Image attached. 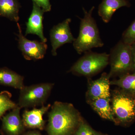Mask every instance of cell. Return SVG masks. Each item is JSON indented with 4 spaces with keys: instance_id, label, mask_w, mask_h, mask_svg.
I'll return each mask as SVG.
<instances>
[{
    "instance_id": "cell-20",
    "label": "cell",
    "mask_w": 135,
    "mask_h": 135,
    "mask_svg": "<svg viewBox=\"0 0 135 135\" xmlns=\"http://www.w3.org/2000/svg\"><path fill=\"white\" fill-rule=\"evenodd\" d=\"M74 135H108L94 130L84 120L81 123Z\"/></svg>"
},
{
    "instance_id": "cell-17",
    "label": "cell",
    "mask_w": 135,
    "mask_h": 135,
    "mask_svg": "<svg viewBox=\"0 0 135 135\" xmlns=\"http://www.w3.org/2000/svg\"><path fill=\"white\" fill-rule=\"evenodd\" d=\"M110 85H116L119 88L135 96V73H129L110 81Z\"/></svg>"
},
{
    "instance_id": "cell-23",
    "label": "cell",
    "mask_w": 135,
    "mask_h": 135,
    "mask_svg": "<svg viewBox=\"0 0 135 135\" xmlns=\"http://www.w3.org/2000/svg\"><path fill=\"white\" fill-rule=\"evenodd\" d=\"M22 135H42L40 132L37 130H31L25 132Z\"/></svg>"
},
{
    "instance_id": "cell-14",
    "label": "cell",
    "mask_w": 135,
    "mask_h": 135,
    "mask_svg": "<svg viewBox=\"0 0 135 135\" xmlns=\"http://www.w3.org/2000/svg\"><path fill=\"white\" fill-rule=\"evenodd\" d=\"M24 77L7 68H0V85L21 90L24 86Z\"/></svg>"
},
{
    "instance_id": "cell-13",
    "label": "cell",
    "mask_w": 135,
    "mask_h": 135,
    "mask_svg": "<svg viewBox=\"0 0 135 135\" xmlns=\"http://www.w3.org/2000/svg\"><path fill=\"white\" fill-rule=\"evenodd\" d=\"M129 5L126 0H103L98 7V15L104 22L108 23L116 10Z\"/></svg>"
},
{
    "instance_id": "cell-7",
    "label": "cell",
    "mask_w": 135,
    "mask_h": 135,
    "mask_svg": "<svg viewBox=\"0 0 135 135\" xmlns=\"http://www.w3.org/2000/svg\"><path fill=\"white\" fill-rule=\"evenodd\" d=\"M18 29V47L24 57L27 60H37L42 59L46 54L47 46L46 42L31 41L26 38L22 33L21 27L17 23Z\"/></svg>"
},
{
    "instance_id": "cell-24",
    "label": "cell",
    "mask_w": 135,
    "mask_h": 135,
    "mask_svg": "<svg viewBox=\"0 0 135 135\" xmlns=\"http://www.w3.org/2000/svg\"><path fill=\"white\" fill-rule=\"evenodd\" d=\"M126 1H129V0H126Z\"/></svg>"
},
{
    "instance_id": "cell-3",
    "label": "cell",
    "mask_w": 135,
    "mask_h": 135,
    "mask_svg": "<svg viewBox=\"0 0 135 135\" xmlns=\"http://www.w3.org/2000/svg\"><path fill=\"white\" fill-rule=\"evenodd\" d=\"M110 104L115 124L127 126L135 121V96L119 88L111 93Z\"/></svg>"
},
{
    "instance_id": "cell-16",
    "label": "cell",
    "mask_w": 135,
    "mask_h": 135,
    "mask_svg": "<svg viewBox=\"0 0 135 135\" xmlns=\"http://www.w3.org/2000/svg\"><path fill=\"white\" fill-rule=\"evenodd\" d=\"M20 6L17 0H0V16L17 22Z\"/></svg>"
},
{
    "instance_id": "cell-9",
    "label": "cell",
    "mask_w": 135,
    "mask_h": 135,
    "mask_svg": "<svg viewBox=\"0 0 135 135\" xmlns=\"http://www.w3.org/2000/svg\"><path fill=\"white\" fill-rule=\"evenodd\" d=\"M21 109L18 105L3 116L0 131L2 135H22L25 133L26 128L20 116Z\"/></svg>"
},
{
    "instance_id": "cell-4",
    "label": "cell",
    "mask_w": 135,
    "mask_h": 135,
    "mask_svg": "<svg viewBox=\"0 0 135 135\" xmlns=\"http://www.w3.org/2000/svg\"><path fill=\"white\" fill-rule=\"evenodd\" d=\"M70 68L69 72L78 75L90 77L102 71L109 64V54L91 50L84 53Z\"/></svg>"
},
{
    "instance_id": "cell-5",
    "label": "cell",
    "mask_w": 135,
    "mask_h": 135,
    "mask_svg": "<svg viewBox=\"0 0 135 135\" xmlns=\"http://www.w3.org/2000/svg\"><path fill=\"white\" fill-rule=\"evenodd\" d=\"M53 86V83H49L25 86L20 90L18 105L21 109L43 106Z\"/></svg>"
},
{
    "instance_id": "cell-18",
    "label": "cell",
    "mask_w": 135,
    "mask_h": 135,
    "mask_svg": "<svg viewBox=\"0 0 135 135\" xmlns=\"http://www.w3.org/2000/svg\"><path fill=\"white\" fill-rule=\"evenodd\" d=\"M11 94L8 91L0 93V118L7 111L12 110L18 105L11 100Z\"/></svg>"
},
{
    "instance_id": "cell-1",
    "label": "cell",
    "mask_w": 135,
    "mask_h": 135,
    "mask_svg": "<svg viewBox=\"0 0 135 135\" xmlns=\"http://www.w3.org/2000/svg\"><path fill=\"white\" fill-rule=\"evenodd\" d=\"M83 120L72 104L56 101L48 113V135H74Z\"/></svg>"
},
{
    "instance_id": "cell-10",
    "label": "cell",
    "mask_w": 135,
    "mask_h": 135,
    "mask_svg": "<svg viewBox=\"0 0 135 135\" xmlns=\"http://www.w3.org/2000/svg\"><path fill=\"white\" fill-rule=\"evenodd\" d=\"M110 78L109 74L104 73L97 80H89L86 94L87 102L98 98L110 99Z\"/></svg>"
},
{
    "instance_id": "cell-21",
    "label": "cell",
    "mask_w": 135,
    "mask_h": 135,
    "mask_svg": "<svg viewBox=\"0 0 135 135\" xmlns=\"http://www.w3.org/2000/svg\"><path fill=\"white\" fill-rule=\"evenodd\" d=\"M33 1L41 8L44 12H49L51 9V5L49 0H33Z\"/></svg>"
},
{
    "instance_id": "cell-22",
    "label": "cell",
    "mask_w": 135,
    "mask_h": 135,
    "mask_svg": "<svg viewBox=\"0 0 135 135\" xmlns=\"http://www.w3.org/2000/svg\"><path fill=\"white\" fill-rule=\"evenodd\" d=\"M131 46V73H135V44Z\"/></svg>"
},
{
    "instance_id": "cell-19",
    "label": "cell",
    "mask_w": 135,
    "mask_h": 135,
    "mask_svg": "<svg viewBox=\"0 0 135 135\" xmlns=\"http://www.w3.org/2000/svg\"><path fill=\"white\" fill-rule=\"evenodd\" d=\"M122 41L128 45L135 44V19L123 33Z\"/></svg>"
},
{
    "instance_id": "cell-11",
    "label": "cell",
    "mask_w": 135,
    "mask_h": 135,
    "mask_svg": "<svg viewBox=\"0 0 135 135\" xmlns=\"http://www.w3.org/2000/svg\"><path fill=\"white\" fill-rule=\"evenodd\" d=\"M51 107L50 104L47 106H42L40 108H34L31 110H25L22 114V120L26 128L38 129L43 130L45 129L46 121L43 116Z\"/></svg>"
},
{
    "instance_id": "cell-15",
    "label": "cell",
    "mask_w": 135,
    "mask_h": 135,
    "mask_svg": "<svg viewBox=\"0 0 135 135\" xmlns=\"http://www.w3.org/2000/svg\"><path fill=\"white\" fill-rule=\"evenodd\" d=\"M87 103L101 118L109 120L115 123L111 107L110 99L98 98L87 101Z\"/></svg>"
},
{
    "instance_id": "cell-6",
    "label": "cell",
    "mask_w": 135,
    "mask_h": 135,
    "mask_svg": "<svg viewBox=\"0 0 135 135\" xmlns=\"http://www.w3.org/2000/svg\"><path fill=\"white\" fill-rule=\"evenodd\" d=\"M110 70V78L122 76L131 73V46L122 41L111 49L109 54Z\"/></svg>"
},
{
    "instance_id": "cell-8",
    "label": "cell",
    "mask_w": 135,
    "mask_h": 135,
    "mask_svg": "<svg viewBox=\"0 0 135 135\" xmlns=\"http://www.w3.org/2000/svg\"><path fill=\"white\" fill-rule=\"evenodd\" d=\"M71 21L68 18L62 23L55 26L50 32L51 42L52 46V55H57V50L59 48L66 43L73 42L75 38L70 30V24Z\"/></svg>"
},
{
    "instance_id": "cell-12",
    "label": "cell",
    "mask_w": 135,
    "mask_h": 135,
    "mask_svg": "<svg viewBox=\"0 0 135 135\" xmlns=\"http://www.w3.org/2000/svg\"><path fill=\"white\" fill-rule=\"evenodd\" d=\"M44 11L36 3H33L31 14L26 23L25 36L29 34L36 35L42 42H46L47 39L43 33V21Z\"/></svg>"
},
{
    "instance_id": "cell-2",
    "label": "cell",
    "mask_w": 135,
    "mask_h": 135,
    "mask_svg": "<svg viewBox=\"0 0 135 135\" xmlns=\"http://www.w3.org/2000/svg\"><path fill=\"white\" fill-rule=\"evenodd\" d=\"M95 7L89 11L83 8L84 17L80 20L79 33L73 42V47L79 55L89 51L95 48L101 47L104 44L100 38L96 22L92 16Z\"/></svg>"
}]
</instances>
